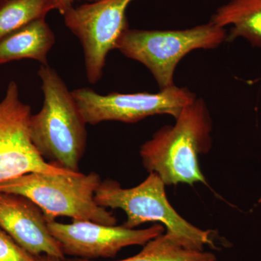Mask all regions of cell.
<instances>
[{
  "mask_svg": "<svg viewBox=\"0 0 261 261\" xmlns=\"http://www.w3.org/2000/svg\"><path fill=\"white\" fill-rule=\"evenodd\" d=\"M210 21L222 28L230 27L227 42L242 38L261 48V0H229L218 8Z\"/></svg>",
  "mask_w": 261,
  "mask_h": 261,
  "instance_id": "obj_12",
  "label": "cell"
},
{
  "mask_svg": "<svg viewBox=\"0 0 261 261\" xmlns=\"http://www.w3.org/2000/svg\"><path fill=\"white\" fill-rule=\"evenodd\" d=\"M78 1H87L92 2L97 1V0H54L56 5V10L59 11L61 15H64L70 8L73 7V3Z\"/></svg>",
  "mask_w": 261,
  "mask_h": 261,
  "instance_id": "obj_16",
  "label": "cell"
},
{
  "mask_svg": "<svg viewBox=\"0 0 261 261\" xmlns=\"http://www.w3.org/2000/svg\"><path fill=\"white\" fill-rule=\"evenodd\" d=\"M56 10L54 0H1L0 39Z\"/></svg>",
  "mask_w": 261,
  "mask_h": 261,
  "instance_id": "obj_14",
  "label": "cell"
},
{
  "mask_svg": "<svg viewBox=\"0 0 261 261\" xmlns=\"http://www.w3.org/2000/svg\"><path fill=\"white\" fill-rule=\"evenodd\" d=\"M135 0H97L72 7L63 15L67 28L83 47L86 75L90 84L101 80L108 53L128 29L126 10Z\"/></svg>",
  "mask_w": 261,
  "mask_h": 261,
  "instance_id": "obj_7",
  "label": "cell"
},
{
  "mask_svg": "<svg viewBox=\"0 0 261 261\" xmlns=\"http://www.w3.org/2000/svg\"><path fill=\"white\" fill-rule=\"evenodd\" d=\"M47 225L65 256L90 260L114 257L126 247L144 246L166 230L161 224L142 229L87 221H73L70 224L54 221Z\"/></svg>",
  "mask_w": 261,
  "mask_h": 261,
  "instance_id": "obj_9",
  "label": "cell"
},
{
  "mask_svg": "<svg viewBox=\"0 0 261 261\" xmlns=\"http://www.w3.org/2000/svg\"><path fill=\"white\" fill-rule=\"evenodd\" d=\"M71 92L84 121L90 125L106 121L137 123L154 115H169L176 119L196 99L189 89L175 84L157 93L111 92L102 95L86 87Z\"/></svg>",
  "mask_w": 261,
  "mask_h": 261,
  "instance_id": "obj_6",
  "label": "cell"
},
{
  "mask_svg": "<svg viewBox=\"0 0 261 261\" xmlns=\"http://www.w3.org/2000/svg\"><path fill=\"white\" fill-rule=\"evenodd\" d=\"M101 182L100 176L95 172L29 173L0 183V192L27 197L42 211L47 222L69 217L73 221L115 226L116 218L94 199Z\"/></svg>",
  "mask_w": 261,
  "mask_h": 261,
  "instance_id": "obj_3",
  "label": "cell"
},
{
  "mask_svg": "<svg viewBox=\"0 0 261 261\" xmlns=\"http://www.w3.org/2000/svg\"><path fill=\"white\" fill-rule=\"evenodd\" d=\"M44 213L23 195L0 192V228L34 256L49 255L66 261Z\"/></svg>",
  "mask_w": 261,
  "mask_h": 261,
  "instance_id": "obj_10",
  "label": "cell"
},
{
  "mask_svg": "<svg viewBox=\"0 0 261 261\" xmlns=\"http://www.w3.org/2000/svg\"><path fill=\"white\" fill-rule=\"evenodd\" d=\"M258 202H259V203H261V195H260V198H259Z\"/></svg>",
  "mask_w": 261,
  "mask_h": 261,
  "instance_id": "obj_18",
  "label": "cell"
},
{
  "mask_svg": "<svg viewBox=\"0 0 261 261\" xmlns=\"http://www.w3.org/2000/svg\"><path fill=\"white\" fill-rule=\"evenodd\" d=\"M56 41L45 18L34 20L0 39V66L23 59L48 65V54Z\"/></svg>",
  "mask_w": 261,
  "mask_h": 261,
  "instance_id": "obj_11",
  "label": "cell"
},
{
  "mask_svg": "<svg viewBox=\"0 0 261 261\" xmlns=\"http://www.w3.org/2000/svg\"><path fill=\"white\" fill-rule=\"evenodd\" d=\"M165 187L154 173H149L142 183L132 188H123L118 182L107 179L101 182L94 199L105 208L124 211L126 220L123 226L127 228L160 223L187 248L205 250V247H214L211 231L201 229L182 218L170 204Z\"/></svg>",
  "mask_w": 261,
  "mask_h": 261,
  "instance_id": "obj_4",
  "label": "cell"
},
{
  "mask_svg": "<svg viewBox=\"0 0 261 261\" xmlns=\"http://www.w3.org/2000/svg\"><path fill=\"white\" fill-rule=\"evenodd\" d=\"M37 261H65L57 257L49 255H42L37 257Z\"/></svg>",
  "mask_w": 261,
  "mask_h": 261,
  "instance_id": "obj_17",
  "label": "cell"
},
{
  "mask_svg": "<svg viewBox=\"0 0 261 261\" xmlns=\"http://www.w3.org/2000/svg\"><path fill=\"white\" fill-rule=\"evenodd\" d=\"M38 75L44 102L41 111L31 116V140L45 161L79 172L87 146V123L72 92L54 68L42 65Z\"/></svg>",
  "mask_w": 261,
  "mask_h": 261,
  "instance_id": "obj_2",
  "label": "cell"
},
{
  "mask_svg": "<svg viewBox=\"0 0 261 261\" xmlns=\"http://www.w3.org/2000/svg\"><path fill=\"white\" fill-rule=\"evenodd\" d=\"M32 109L20 99L18 84L11 81L0 102V183L29 173H75L47 162L31 140Z\"/></svg>",
  "mask_w": 261,
  "mask_h": 261,
  "instance_id": "obj_8",
  "label": "cell"
},
{
  "mask_svg": "<svg viewBox=\"0 0 261 261\" xmlns=\"http://www.w3.org/2000/svg\"><path fill=\"white\" fill-rule=\"evenodd\" d=\"M0 261H37L0 228Z\"/></svg>",
  "mask_w": 261,
  "mask_h": 261,
  "instance_id": "obj_15",
  "label": "cell"
},
{
  "mask_svg": "<svg viewBox=\"0 0 261 261\" xmlns=\"http://www.w3.org/2000/svg\"><path fill=\"white\" fill-rule=\"evenodd\" d=\"M226 37V29L211 21L181 30L128 28L117 42L116 49L145 65L163 89L174 85L175 70L184 57L195 49L219 47Z\"/></svg>",
  "mask_w": 261,
  "mask_h": 261,
  "instance_id": "obj_5",
  "label": "cell"
},
{
  "mask_svg": "<svg viewBox=\"0 0 261 261\" xmlns=\"http://www.w3.org/2000/svg\"><path fill=\"white\" fill-rule=\"evenodd\" d=\"M212 130L209 111L202 99L183 110L173 126L160 128L141 146L142 164L166 186L206 184L199 164V154L209 151Z\"/></svg>",
  "mask_w": 261,
  "mask_h": 261,
  "instance_id": "obj_1",
  "label": "cell"
},
{
  "mask_svg": "<svg viewBox=\"0 0 261 261\" xmlns=\"http://www.w3.org/2000/svg\"><path fill=\"white\" fill-rule=\"evenodd\" d=\"M133 256L116 261H217L212 252L195 250L184 247L168 232L152 239ZM66 261H95L72 257Z\"/></svg>",
  "mask_w": 261,
  "mask_h": 261,
  "instance_id": "obj_13",
  "label": "cell"
}]
</instances>
